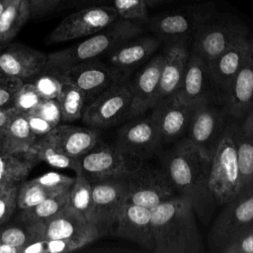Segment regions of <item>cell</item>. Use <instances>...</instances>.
Wrapping results in <instances>:
<instances>
[{
	"label": "cell",
	"mask_w": 253,
	"mask_h": 253,
	"mask_svg": "<svg viewBox=\"0 0 253 253\" xmlns=\"http://www.w3.org/2000/svg\"><path fill=\"white\" fill-rule=\"evenodd\" d=\"M161 167L176 195L189 201L197 217L207 224L217 208L210 183L211 160L182 138L161 158Z\"/></svg>",
	"instance_id": "6da1fadb"
},
{
	"label": "cell",
	"mask_w": 253,
	"mask_h": 253,
	"mask_svg": "<svg viewBox=\"0 0 253 253\" xmlns=\"http://www.w3.org/2000/svg\"><path fill=\"white\" fill-rule=\"evenodd\" d=\"M154 253H203L205 247L196 212L186 199L175 196L152 210Z\"/></svg>",
	"instance_id": "7a4b0ae2"
},
{
	"label": "cell",
	"mask_w": 253,
	"mask_h": 253,
	"mask_svg": "<svg viewBox=\"0 0 253 253\" xmlns=\"http://www.w3.org/2000/svg\"><path fill=\"white\" fill-rule=\"evenodd\" d=\"M143 25L118 19L104 30L75 45L47 53L44 68L63 73L79 63L105 56L123 42L143 34Z\"/></svg>",
	"instance_id": "3957f363"
},
{
	"label": "cell",
	"mask_w": 253,
	"mask_h": 253,
	"mask_svg": "<svg viewBox=\"0 0 253 253\" xmlns=\"http://www.w3.org/2000/svg\"><path fill=\"white\" fill-rule=\"evenodd\" d=\"M210 183L216 206L241 192V176L235 144V120L231 117L211 160Z\"/></svg>",
	"instance_id": "277c9868"
},
{
	"label": "cell",
	"mask_w": 253,
	"mask_h": 253,
	"mask_svg": "<svg viewBox=\"0 0 253 253\" xmlns=\"http://www.w3.org/2000/svg\"><path fill=\"white\" fill-rule=\"evenodd\" d=\"M246 36H249V30L238 19L202 15L193 36L191 50L209 65L233 42Z\"/></svg>",
	"instance_id": "5b68a950"
},
{
	"label": "cell",
	"mask_w": 253,
	"mask_h": 253,
	"mask_svg": "<svg viewBox=\"0 0 253 253\" xmlns=\"http://www.w3.org/2000/svg\"><path fill=\"white\" fill-rule=\"evenodd\" d=\"M143 162L122 150L115 143H98L79 157V174L92 183L110 179H126Z\"/></svg>",
	"instance_id": "8992f818"
},
{
	"label": "cell",
	"mask_w": 253,
	"mask_h": 253,
	"mask_svg": "<svg viewBox=\"0 0 253 253\" xmlns=\"http://www.w3.org/2000/svg\"><path fill=\"white\" fill-rule=\"evenodd\" d=\"M250 225H253V187L222 205L208 236L211 251L220 253L231 239Z\"/></svg>",
	"instance_id": "52a82bcc"
},
{
	"label": "cell",
	"mask_w": 253,
	"mask_h": 253,
	"mask_svg": "<svg viewBox=\"0 0 253 253\" xmlns=\"http://www.w3.org/2000/svg\"><path fill=\"white\" fill-rule=\"evenodd\" d=\"M230 116L223 103H208L195 108L185 139L208 160H211Z\"/></svg>",
	"instance_id": "ba28073f"
},
{
	"label": "cell",
	"mask_w": 253,
	"mask_h": 253,
	"mask_svg": "<svg viewBox=\"0 0 253 253\" xmlns=\"http://www.w3.org/2000/svg\"><path fill=\"white\" fill-rule=\"evenodd\" d=\"M177 196L161 166L141 163L126 178V203L153 210Z\"/></svg>",
	"instance_id": "9c48e42d"
},
{
	"label": "cell",
	"mask_w": 253,
	"mask_h": 253,
	"mask_svg": "<svg viewBox=\"0 0 253 253\" xmlns=\"http://www.w3.org/2000/svg\"><path fill=\"white\" fill-rule=\"evenodd\" d=\"M132 100L131 81H122L104 91L89 103L81 120L87 126L107 128L128 119Z\"/></svg>",
	"instance_id": "30bf717a"
},
{
	"label": "cell",
	"mask_w": 253,
	"mask_h": 253,
	"mask_svg": "<svg viewBox=\"0 0 253 253\" xmlns=\"http://www.w3.org/2000/svg\"><path fill=\"white\" fill-rule=\"evenodd\" d=\"M118 19L113 5H91L65 16L50 32L46 42L58 43L92 36Z\"/></svg>",
	"instance_id": "8fae6325"
},
{
	"label": "cell",
	"mask_w": 253,
	"mask_h": 253,
	"mask_svg": "<svg viewBox=\"0 0 253 253\" xmlns=\"http://www.w3.org/2000/svg\"><path fill=\"white\" fill-rule=\"evenodd\" d=\"M176 97L193 109L208 103H223V95L215 85L208 63L192 50Z\"/></svg>",
	"instance_id": "7c38bea8"
},
{
	"label": "cell",
	"mask_w": 253,
	"mask_h": 253,
	"mask_svg": "<svg viewBox=\"0 0 253 253\" xmlns=\"http://www.w3.org/2000/svg\"><path fill=\"white\" fill-rule=\"evenodd\" d=\"M126 203V179H110L92 183V203L88 215L101 237L110 234L116 217Z\"/></svg>",
	"instance_id": "4fadbf2b"
},
{
	"label": "cell",
	"mask_w": 253,
	"mask_h": 253,
	"mask_svg": "<svg viewBox=\"0 0 253 253\" xmlns=\"http://www.w3.org/2000/svg\"><path fill=\"white\" fill-rule=\"evenodd\" d=\"M60 74L83 92L87 105L107 89L128 79L99 58L79 63Z\"/></svg>",
	"instance_id": "5bb4252c"
},
{
	"label": "cell",
	"mask_w": 253,
	"mask_h": 253,
	"mask_svg": "<svg viewBox=\"0 0 253 253\" xmlns=\"http://www.w3.org/2000/svg\"><path fill=\"white\" fill-rule=\"evenodd\" d=\"M143 115L128 119L119 128L115 140L118 147L142 161L162 144L153 118Z\"/></svg>",
	"instance_id": "9a60e30c"
},
{
	"label": "cell",
	"mask_w": 253,
	"mask_h": 253,
	"mask_svg": "<svg viewBox=\"0 0 253 253\" xmlns=\"http://www.w3.org/2000/svg\"><path fill=\"white\" fill-rule=\"evenodd\" d=\"M152 210L130 203H125L121 208L110 234L131 241L139 247L152 251L154 238L151 222Z\"/></svg>",
	"instance_id": "2e32d148"
},
{
	"label": "cell",
	"mask_w": 253,
	"mask_h": 253,
	"mask_svg": "<svg viewBox=\"0 0 253 253\" xmlns=\"http://www.w3.org/2000/svg\"><path fill=\"white\" fill-rule=\"evenodd\" d=\"M46 54L31 46L12 43L0 45V78H17L24 82L45 66Z\"/></svg>",
	"instance_id": "e0dca14e"
},
{
	"label": "cell",
	"mask_w": 253,
	"mask_h": 253,
	"mask_svg": "<svg viewBox=\"0 0 253 253\" xmlns=\"http://www.w3.org/2000/svg\"><path fill=\"white\" fill-rule=\"evenodd\" d=\"M44 224L45 239H71L83 247L101 237L98 228L68 205L44 221Z\"/></svg>",
	"instance_id": "ac0fdd59"
},
{
	"label": "cell",
	"mask_w": 253,
	"mask_h": 253,
	"mask_svg": "<svg viewBox=\"0 0 253 253\" xmlns=\"http://www.w3.org/2000/svg\"><path fill=\"white\" fill-rule=\"evenodd\" d=\"M161 42L154 35H139L123 42L106 56V62L122 75L128 77L129 72L148 61L160 46Z\"/></svg>",
	"instance_id": "d6986e66"
},
{
	"label": "cell",
	"mask_w": 253,
	"mask_h": 253,
	"mask_svg": "<svg viewBox=\"0 0 253 253\" xmlns=\"http://www.w3.org/2000/svg\"><path fill=\"white\" fill-rule=\"evenodd\" d=\"M223 106L235 120L253 112V37L240 69L223 94Z\"/></svg>",
	"instance_id": "ffe728a7"
},
{
	"label": "cell",
	"mask_w": 253,
	"mask_h": 253,
	"mask_svg": "<svg viewBox=\"0 0 253 253\" xmlns=\"http://www.w3.org/2000/svg\"><path fill=\"white\" fill-rule=\"evenodd\" d=\"M195 109L180 101L176 95L151 108V117L156 123L162 143L185 137Z\"/></svg>",
	"instance_id": "44dd1931"
},
{
	"label": "cell",
	"mask_w": 253,
	"mask_h": 253,
	"mask_svg": "<svg viewBox=\"0 0 253 253\" xmlns=\"http://www.w3.org/2000/svg\"><path fill=\"white\" fill-rule=\"evenodd\" d=\"M189 54L187 41L175 42L167 45L163 52L159 86L153 106L176 95L185 73Z\"/></svg>",
	"instance_id": "7402d4cb"
},
{
	"label": "cell",
	"mask_w": 253,
	"mask_h": 253,
	"mask_svg": "<svg viewBox=\"0 0 253 253\" xmlns=\"http://www.w3.org/2000/svg\"><path fill=\"white\" fill-rule=\"evenodd\" d=\"M163 53L153 55L131 81L132 100L128 119L145 114L153 107L158 91Z\"/></svg>",
	"instance_id": "603a6c76"
},
{
	"label": "cell",
	"mask_w": 253,
	"mask_h": 253,
	"mask_svg": "<svg viewBox=\"0 0 253 253\" xmlns=\"http://www.w3.org/2000/svg\"><path fill=\"white\" fill-rule=\"evenodd\" d=\"M202 14H193L191 16L181 13H164L148 19L145 27H147L160 42H165L168 44L180 42L189 41L193 38L197 26L200 22Z\"/></svg>",
	"instance_id": "cb8c5ba5"
},
{
	"label": "cell",
	"mask_w": 253,
	"mask_h": 253,
	"mask_svg": "<svg viewBox=\"0 0 253 253\" xmlns=\"http://www.w3.org/2000/svg\"><path fill=\"white\" fill-rule=\"evenodd\" d=\"M100 134L99 128L91 126L57 125L46 136L61 151L79 158L99 143Z\"/></svg>",
	"instance_id": "d4e9b609"
},
{
	"label": "cell",
	"mask_w": 253,
	"mask_h": 253,
	"mask_svg": "<svg viewBox=\"0 0 253 253\" xmlns=\"http://www.w3.org/2000/svg\"><path fill=\"white\" fill-rule=\"evenodd\" d=\"M252 37L246 36L228 46L210 64L211 75L222 95L240 69L250 48Z\"/></svg>",
	"instance_id": "484cf974"
},
{
	"label": "cell",
	"mask_w": 253,
	"mask_h": 253,
	"mask_svg": "<svg viewBox=\"0 0 253 253\" xmlns=\"http://www.w3.org/2000/svg\"><path fill=\"white\" fill-rule=\"evenodd\" d=\"M235 144L242 192L253 187V112L235 120Z\"/></svg>",
	"instance_id": "4316f807"
},
{
	"label": "cell",
	"mask_w": 253,
	"mask_h": 253,
	"mask_svg": "<svg viewBox=\"0 0 253 253\" xmlns=\"http://www.w3.org/2000/svg\"><path fill=\"white\" fill-rule=\"evenodd\" d=\"M40 162L33 150L19 149L0 155V190L18 186Z\"/></svg>",
	"instance_id": "83f0119b"
},
{
	"label": "cell",
	"mask_w": 253,
	"mask_h": 253,
	"mask_svg": "<svg viewBox=\"0 0 253 253\" xmlns=\"http://www.w3.org/2000/svg\"><path fill=\"white\" fill-rule=\"evenodd\" d=\"M45 239V224L42 221L32 220L20 212L0 224V241L21 248L33 241Z\"/></svg>",
	"instance_id": "f1b7e54d"
},
{
	"label": "cell",
	"mask_w": 253,
	"mask_h": 253,
	"mask_svg": "<svg viewBox=\"0 0 253 253\" xmlns=\"http://www.w3.org/2000/svg\"><path fill=\"white\" fill-rule=\"evenodd\" d=\"M31 17L28 0H14L0 14V45L8 43Z\"/></svg>",
	"instance_id": "f546056e"
},
{
	"label": "cell",
	"mask_w": 253,
	"mask_h": 253,
	"mask_svg": "<svg viewBox=\"0 0 253 253\" xmlns=\"http://www.w3.org/2000/svg\"><path fill=\"white\" fill-rule=\"evenodd\" d=\"M31 149L36 154L40 162L42 161L54 168L72 170L75 175L80 172L79 158L72 157L61 151L46 135L38 138Z\"/></svg>",
	"instance_id": "4dcf8cb0"
},
{
	"label": "cell",
	"mask_w": 253,
	"mask_h": 253,
	"mask_svg": "<svg viewBox=\"0 0 253 253\" xmlns=\"http://www.w3.org/2000/svg\"><path fill=\"white\" fill-rule=\"evenodd\" d=\"M57 101L61 113V121L69 123L82 118L87 106L83 92L74 84L62 79Z\"/></svg>",
	"instance_id": "1f68e13d"
},
{
	"label": "cell",
	"mask_w": 253,
	"mask_h": 253,
	"mask_svg": "<svg viewBox=\"0 0 253 253\" xmlns=\"http://www.w3.org/2000/svg\"><path fill=\"white\" fill-rule=\"evenodd\" d=\"M68 194L69 190L56 195H52L34 207L21 210L20 213L32 220L44 222L56 214L65 206H67Z\"/></svg>",
	"instance_id": "d6a6232c"
},
{
	"label": "cell",
	"mask_w": 253,
	"mask_h": 253,
	"mask_svg": "<svg viewBox=\"0 0 253 253\" xmlns=\"http://www.w3.org/2000/svg\"><path fill=\"white\" fill-rule=\"evenodd\" d=\"M92 203V182L82 174H76L75 180L69 189L67 205L86 216L91 209Z\"/></svg>",
	"instance_id": "836d02e7"
},
{
	"label": "cell",
	"mask_w": 253,
	"mask_h": 253,
	"mask_svg": "<svg viewBox=\"0 0 253 253\" xmlns=\"http://www.w3.org/2000/svg\"><path fill=\"white\" fill-rule=\"evenodd\" d=\"M6 132L11 141L19 149H30L38 139L37 135L31 129L26 115L19 112L11 119Z\"/></svg>",
	"instance_id": "e575fe53"
},
{
	"label": "cell",
	"mask_w": 253,
	"mask_h": 253,
	"mask_svg": "<svg viewBox=\"0 0 253 253\" xmlns=\"http://www.w3.org/2000/svg\"><path fill=\"white\" fill-rule=\"evenodd\" d=\"M53 194L35 178L29 181H23L18 186L17 191V205L18 209L25 210L34 207L52 196Z\"/></svg>",
	"instance_id": "d590c367"
},
{
	"label": "cell",
	"mask_w": 253,
	"mask_h": 253,
	"mask_svg": "<svg viewBox=\"0 0 253 253\" xmlns=\"http://www.w3.org/2000/svg\"><path fill=\"white\" fill-rule=\"evenodd\" d=\"M119 19L127 20L145 26L148 16V4L145 0H112Z\"/></svg>",
	"instance_id": "8d00e7d4"
},
{
	"label": "cell",
	"mask_w": 253,
	"mask_h": 253,
	"mask_svg": "<svg viewBox=\"0 0 253 253\" xmlns=\"http://www.w3.org/2000/svg\"><path fill=\"white\" fill-rule=\"evenodd\" d=\"M28 81L34 84L35 88L43 99H57L62 78L60 73L43 68Z\"/></svg>",
	"instance_id": "74e56055"
},
{
	"label": "cell",
	"mask_w": 253,
	"mask_h": 253,
	"mask_svg": "<svg viewBox=\"0 0 253 253\" xmlns=\"http://www.w3.org/2000/svg\"><path fill=\"white\" fill-rule=\"evenodd\" d=\"M42 100L43 98L39 94L34 84L30 81H25L16 94L14 107L19 113L28 115L33 113Z\"/></svg>",
	"instance_id": "f35d334b"
},
{
	"label": "cell",
	"mask_w": 253,
	"mask_h": 253,
	"mask_svg": "<svg viewBox=\"0 0 253 253\" xmlns=\"http://www.w3.org/2000/svg\"><path fill=\"white\" fill-rule=\"evenodd\" d=\"M35 179L42 186L47 188L53 195H56L68 191L71 188L75 177L51 171L44 173Z\"/></svg>",
	"instance_id": "ab89813d"
},
{
	"label": "cell",
	"mask_w": 253,
	"mask_h": 253,
	"mask_svg": "<svg viewBox=\"0 0 253 253\" xmlns=\"http://www.w3.org/2000/svg\"><path fill=\"white\" fill-rule=\"evenodd\" d=\"M220 253H253V225L239 232L221 249Z\"/></svg>",
	"instance_id": "60d3db41"
},
{
	"label": "cell",
	"mask_w": 253,
	"mask_h": 253,
	"mask_svg": "<svg viewBox=\"0 0 253 253\" xmlns=\"http://www.w3.org/2000/svg\"><path fill=\"white\" fill-rule=\"evenodd\" d=\"M18 186L0 190V224L9 220L14 215L15 211L18 209Z\"/></svg>",
	"instance_id": "b9f144b4"
},
{
	"label": "cell",
	"mask_w": 253,
	"mask_h": 253,
	"mask_svg": "<svg viewBox=\"0 0 253 253\" xmlns=\"http://www.w3.org/2000/svg\"><path fill=\"white\" fill-rule=\"evenodd\" d=\"M24 81L17 78H0V109L14 107L16 94Z\"/></svg>",
	"instance_id": "7bdbcfd3"
},
{
	"label": "cell",
	"mask_w": 253,
	"mask_h": 253,
	"mask_svg": "<svg viewBox=\"0 0 253 253\" xmlns=\"http://www.w3.org/2000/svg\"><path fill=\"white\" fill-rule=\"evenodd\" d=\"M31 114L38 115L54 126L59 125L61 121V113L57 99H43Z\"/></svg>",
	"instance_id": "ee69618b"
},
{
	"label": "cell",
	"mask_w": 253,
	"mask_h": 253,
	"mask_svg": "<svg viewBox=\"0 0 253 253\" xmlns=\"http://www.w3.org/2000/svg\"><path fill=\"white\" fill-rule=\"evenodd\" d=\"M81 247L82 246L78 242L71 239H66V238L45 239V253L71 252Z\"/></svg>",
	"instance_id": "f6af8a7d"
},
{
	"label": "cell",
	"mask_w": 253,
	"mask_h": 253,
	"mask_svg": "<svg viewBox=\"0 0 253 253\" xmlns=\"http://www.w3.org/2000/svg\"><path fill=\"white\" fill-rule=\"evenodd\" d=\"M26 117L28 119L31 129L37 135L38 138L47 135L56 126L51 123H49L48 121L35 114H28L26 115Z\"/></svg>",
	"instance_id": "bcb514c9"
},
{
	"label": "cell",
	"mask_w": 253,
	"mask_h": 253,
	"mask_svg": "<svg viewBox=\"0 0 253 253\" xmlns=\"http://www.w3.org/2000/svg\"><path fill=\"white\" fill-rule=\"evenodd\" d=\"M31 7V16L37 17L44 15L56 6L63 3V0H28Z\"/></svg>",
	"instance_id": "7dc6e473"
},
{
	"label": "cell",
	"mask_w": 253,
	"mask_h": 253,
	"mask_svg": "<svg viewBox=\"0 0 253 253\" xmlns=\"http://www.w3.org/2000/svg\"><path fill=\"white\" fill-rule=\"evenodd\" d=\"M18 113L15 107L0 109V131L6 130L11 119Z\"/></svg>",
	"instance_id": "c3c4849f"
},
{
	"label": "cell",
	"mask_w": 253,
	"mask_h": 253,
	"mask_svg": "<svg viewBox=\"0 0 253 253\" xmlns=\"http://www.w3.org/2000/svg\"><path fill=\"white\" fill-rule=\"evenodd\" d=\"M20 253H45V239L36 240L23 246Z\"/></svg>",
	"instance_id": "681fc988"
},
{
	"label": "cell",
	"mask_w": 253,
	"mask_h": 253,
	"mask_svg": "<svg viewBox=\"0 0 253 253\" xmlns=\"http://www.w3.org/2000/svg\"><path fill=\"white\" fill-rule=\"evenodd\" d=\"M15 150H19V148L16 147L15 144L11 141L6 130L0 131V155Z\"/></svg>",
	"instance_id": "f907efd6"
},
{
	"label": "cell",
	"mask_w": 253,
	"mask_h": 253,
	"mask_svg": "<svg viewBox=\"0 0 253 253\" xmlns=\"http://www.w3.org/2000/svg\"><path fill=\"white\" fill-rule=\"evenodd\" d=\"M0 253H20V248L0 241Z\"/></svg>",
	"instance_id": "816d5d0a"
},
{
	"label": "cell",
	"mask_w": 253,
	"mask_h": 253,
	"mask_svg": "<svg viewBox=\"0 0 253 253\" xmlns=\"http://www.w3.org/2000/svg\"><path fill=\"white\" fill-rule=\"evenodd\" d=\"M14 0H0V14L9 6V4Z\"/></svg>",
	"instance_id": "f5cc1de1"
},
{
	"label": "cell",
	"mask_w": 253,
	"mask_h": 253,
	"mask_svg": "<svg viewBox=\"0 0 253 253\" xmlns=\"http://www.w3.org/2000/svg\"><path fill=\"white\" fill-rule=\"evenodd\" d=\"M146 3L148 4V6H156V5H160L163 2L167 1V0H145Z\"/></svg>",
	"instance_id": "db71d44e"
},
{
	"label": "cell",
	"mask_w": 253,
	"mask_h": 253,
	"mask_svg": "<svg viewBox=\"0 0 253 253\" xmlns=\"http://www.w3.org/2000/svg\"><path fill=\"white\" fill-rule=\"evenodd\" d=\"M68 1H72V0H63V3L68 2ZM74 1H79V2H84V3H100V2L107 1V0H74Z\"/></svg>",
	"instance_id": "11a10c76"
}]
</instances>
